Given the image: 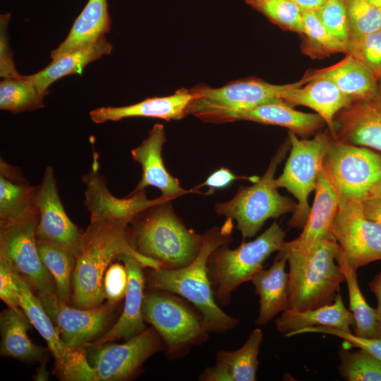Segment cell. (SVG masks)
<instances>
[{"instance_id": "29", "label": "cell", "mask_w": 381, "mask_h": 381, "mask_svg": "<svg viewBox=\"0 0 381 381\" xmlns=\"http://www.w3.org/2000/svg\"><path fill=\"white\" fill-rule=\"evenodd\" d=\"M112 45L104 37L95 42L71 51L52 62L39 72L28 75L44 96L51 84L71 74L82 75L84 68L104 55L110 54Z\"/></svg>"}, {"instance_id": "49", "label": "cell", "mask_w": 381, "mask_h": 381, "mask_svg": "<svg viewBox=\"0 0 381 381\" xmlns=\"http://www.w3.org/2000/svg\"><path fill=\"white\" fill-rule=\"evenodd\" d=\"M303 12L306 11H316L326 0H293Z\"/></svg>"}, {"instance_id": "28", "label": "cell", "mask_w": 381, "mask_h": 381, "mask_svg": "<svg viewBox=\"0 0 381 381\" xmlns=\"http://www.w3.org/2000/svg\"><path fill=\"white\" fill-rule=\"evenodd\" d=\"M110 28L107 0H88L66 38L51 52V59H56L71 51L95 42Z\"/></svg>"}, {"instance_id": "37", "label": "cell", "mask_w": 381, "mask_h": 381, "mask_svg": "<svg viewBox=\"0 0 381 381\" xmlns=\"http://www.w3.org/2000/svg\"><path fill=\"white\" fill-rule=\"evenodd\" d=\"M302 35L306 42L305 52L309 55H327L337 52L347 54V44L329 34L315 11L303 12Z\"/></svg>"}, {"instance_id": "31", "label": "cell", "mask_w": 381, "mask_h": 381, "mask_svg": "<svg viewBox=\"0 0 381 381\" xmlns=\"http://www.w3.org/2000/svg\"><path fill=\"white\" fill-rule=\"evenodd\" d=\"M37 186H31L20 170L0 161V221L18 218L36 207Z\"/></svg>"}, {"instance_id": "44", "label": "cell", "mask_w": 381, "mask_h": 381, "mask_svg": "<svg viewBox=\"0 0 381 381\" xmlns=\"http://www.w3.org/2000/svg\"><path fill=\"white\" fill-rule=\"evenodd\" d=\"M18 277L11 265L0 257V298L8 308L21 311Z\"/></svg>"}, {"instance_id": "35", "label": "cell", "mask_w": 381, "mask_h": 381, "mask_svg": "<svg viewBox=\"0 0 381 381\" xmlns=\"http://www.w3.org/2000/svg\"><path fill=\"white\" fill-rule=\"evenodd\" d=\"M44 96L28 75L4 78L0 83V109L16 114L44 107Z\"/></svg>"}, {"instance_id": "18", "label": "cell", "mask_w": 381, "mask_h": 381, "mask_svg": "<svg viewBox=\"0 0 381 381\" xmlns=\"http://www.w3.org/2000/svg\"><path fill=\"white\" fill-rule=\"evenodd\" d=\"M332 138L381 152V80L373 95L337 113Z\"/></svg>"}, {"instance_id": "42", "label": "cell", "mask_w": 381, "mask_h": 381, "mask_svg": "<svg viewBox=\"0 0 381 381\" xmlns=\"http://www.w3.org/2000/svg\"><path fill=\"white\" fill-rule=\"evenodd\" d=\"M304 333H322L335 336L341 338L347 344V349L352 347L362 349L381 360V337L364 338L356 336L352 332L324 326L301 329L296 331L294 334L298 335Z\"/></svg>"}, {"instance_id": "9", "label": "cell", "mask_w": 381, "mask_h": 381, "mask_svg": "<svg viewBox=\"0 0 381 381\" xmlns=\"http://www.w3.org/2000/svg\"><path fill=\"white\" fill-rule=\"evenodd\" d=\"M322 171L339 205L348 200L363 202L381 181V155L365 147L332 138Z\"/></svg>"}, {"instance_id": "22", "label": "cell", "mask_w": 381, "mask_h": 381, "mask_svg": "<svg viewBox=\"0 0 381 381\" xmlns=\"http://www.w3.org/2000/svg\"><path fill=\"white\" fill-rule=\"evenodd\" d=\"M315 190L314 201L302 232L296 238L284 241L280 250L308 252L332 234L338 199L322 170Z\"/></svg>"}, {"instance_id": "4", "label": "cell", "mask_w": 381, "mask_h": 381, "mask_svg": "<svg viewBox=\"0 0 381 381\" xmlns=\"http://www.w3.org/2000/svg\"><path fill=\"white\" fill-rule=\"evenodd\" d=\"M339 246L329 234L308 252L283 250L289 265V309L305 310L332 303L344 277L336 256Z\"/></svg>"}, {"instance_id": "8", "label": "cell", "mask_w": 381, "mask_h": 381, "mask_svg": "<svg viewBox=\"0 0 381 381\" xmlns=\"http://www.w3.org/2000/svg\"><path fill=\"white\" fill-rule=\"evenodd\" d=\"M142 311L144 320L164 341L169 359L184 356L208 338L202 317L174 294L159 290L145 293Z\"/></svg>"}, {"instance_id": "39", "label": "cell", "mask_w": 381, "mask_h": 381, "mask_svg": "<svg viewBox=\"0 0 381 381\" xmlns=\"http://www.w3.org/2000/svg\"><path fill=\"white\" fill-rule=\"evenodd\" d=\"M342 1L348 16L349 40L361 37L381 30V10L369 0Z\"/></svg>"}, {"instance_id": "45", "label": "cell", "mask_w": 381, "mask_h": 381, "mask_svg": "<svg viewBox=\"0 0 381 381\" xmlns=\"http://www.w3.org/2000/svg\"><path fill=\"white\" fill-rule=\"evenodd\" d=\"M10 17V13L1 14L0 17V75L4 78H18L22 75L15 68L13 54L9 47L6 31Z\"/></svg>"}, {"instance_id": "14", "label": "cell", "mask_w": 381, "mask_h": 381, "mask_svg": "<svg viewBox=\"0 0 381 381\" xmlns=\"http://www.w3.org/2000/svg\"><path fill=\"white\" fill-rule=\"evenodd\" d=\"M97 347L90 363L93 381H123L137 376L145 361L165 349V344L152 327L124 344L107 343Z\"/></svg>"}, {"instance_id": "41", "label": "cell", "mask_w": 381, "mask_h": 381, "mask_svg": "<svg viewBox=\"0 0 381 381\" xmlns=\"http://www.w3.org/2000/svg\"><path fill=\"white\" fill-rule=\"evenodd\" d=\"M315 11L329 34L347 44L349 20L342 0H326Z\"/></svg>"}, {"instance_id": "51", "label": "cell", "mask_w": 381, "mask_h": 381, "mask_svg": "<svg viewBox=\"0 0 381 381\" xmlns=\"http://www.w3.org/2000/svg\"><path fill=\"white\" fill-rule=\"evenodd\" d=\"M373 5L381 10V0H369Z\"/></svg>"}, {"instance_id": "36", "label": "cell", "mask_w": 381, "mask_h": 381, "mask_svg": "<svg viewBox=\"0 0 381 381\" xmlns=\"http://www.w3.org/2000/svg\"><path fill=\"white\" fill-rule=\"evenodd\" d=\"M339 374L347 381H381V360L364 349L351 352L343 346L338 351Z\"/></svg>"}, {"instance_id": "10", "label": "cell", "mask_w": 381, "mask_h": 381, "mask_svg": "<svg viewBox=\"0 0 381 381\" xmlns=\"http://www.w3.org/2000/svg\"><path fill=\"white\" fill-rule=\"evenodd\" d=\"M291 150L282 174L277 179V188H284L297 200L289 226L303 229L310 207L308 198L315 190L325 156L332 138L320 133L312 139H299L293 131L289 133Z\"/></svg>"}, {"instance_id": "3", "label": "cell", "mask_w": 381, "mask_h": 381, "mask_svg": "<svg viewBox=\"0 0 381 381\" xmlns=\"http://www.w3.org/2000/svg\"><path fill=\"white\" fill-rule=\"evenodd\" d=\"M171 201L163 198L139 212L129 223L127 236L140 254L158 261L162 268L179 269L197 257L202 234L185 226L175 213Z\"/></svg>"}, {"instance_id": "46", "label": "cell", "mask_w": 381, "mask_h": 381, "mask_svg": "<svg viewBox=\"0 0 381 381\" xmlns=\"http://www.w3.org/2000/svg\"><path fill=\"white\" fill-rule=\"evenodd\" d=\"M258 179L259 178L256 176H238L235 175L229 169L221 167L212 172L204 182L194 186L193 189L199 190L202 187L208 186L210 187L209 190L213 192L214 189H222L229 186L236 180H248L254 183L257 181Z\"/></svg>"}, {"instance_id": "48", "label": "cell", "mask_w": 381, "mask_h": 381, "mask_svg": "<svg viewBox=\"0 0 381 381\" xmlns=\"http://www.w3.org/2000/svg\"><path fill=\"white\" fill-rule=\"evenodd\" d=\"M369 286L377 299V306L375 309L378 317L379 337H381V272L370 282Z\"/></svg>"}, {"instance_id": "30", "label": "cell", "mask_w": 381, "mask_h": 381, "mask_svg": "<svg viewBox=\"0 0 381 381\" xmlns=\"http://www.w3.org/2000/svg\"><path fill=\"white\" fill-rule=\"evenodd\" d=\"M240 120L280 126L302 135L314 132L325 123L318 114L297 111L285 101L269 102L238 112L231 116L230 122Z\"/></svg>"}, {"instance_id": "13", "label": "cell", "mask_w": 381, "mask_h": 381, "mask_svg": "<svg viewBox=\"0 0 381 381\" xmlns=\"http://www.w3.org/2000/svg\"><path fill=\"white\" fill-rule=\"evenodd\" d=\"M331 231L353 269L381 260V224L365 216L363 202L339 205Z\"/></svg>"}, {"instance_id": "17", "label": "cell", "mask_w": 381, "mask_h": 381, "mask_svg": "<svg viewBox=\"0 0 381 381\" xmlns=\"http://www.w3.org/2000/svg\"><path fill=\"white\" fill-rule=\"evenodd\" d=\"M90 170L83 176L85 186L84 205L90 221L120 220L130 223L141 211L159 202L164 197L148 199L145 190L119 198L111 193L105 178L99 173L98 155L94 154Z\"/></svg>"}, {"instance_id": "21", "label": "cell", "mask_w": 381, "mask_h": 381, "mask_svg": "<svg viewBox=\"0 0 381 381\" xmlns=\"http://www.w3.org/2000/svg\"><path fill=\"white\" fill-rule=\"evenodd\" d=\"M193 96L191 89L182 87L169 96L150 97L123 107H102L92 110L89 114L95 123L131 117L156 118L167 121L179 120L187 116L186 109Z\"/></svg>"}, {"instance_id": "47", "label": "cell", "mask_w": 381, "mask_h": 381, "mask_svg": "<svg viewBox=\"0 0 381 381\" xmlns=\"http://www.w3.org/2000/svg\"><path fill=\"white\" fill-rule=\"evenodd\" d=\"M365 216L381 224V199L370 198L363 202Z\"/></svg>"}, {"instance_id": "43", "label": "cell", "mask_w": 381, "mask_h": 381, "mask_svg": "<svg viewBox=\"0 0 381 381\" xmlns=\"http://www.w3.org/2000/svg\"><path fill=\"white\" fill-rule=\"evenodd\" d=\"M128 283L127 270L123 264L111 263L105 272L103 289L107 302L116 305L126 296Z\"/></svg>"}, {"instance_id": "27", "label": "cell", "mask_w": 381, "mask_h": 381, "mask_svg": "<svg viewBox=\"0 0 381 381\" xmlns=\"http://www.w3.org/2000/svg\"><path fill=\"white\" fill-rule=\"evenodd\" d=\"M303 78H325L331 80L352 103L373 95L379 83L371 71L351 54L331 66L313 71Z\"/></svg>"}, {"instance_id": "50", "label": "cell", "mask_w": 381, "mask_h": 381, "mask_svg": "<svg viewBox=\"0 0 381 381\" xmlns=\"http://www.w3.org/2000/svg\"><path fill=\"white\" fill-rule=\"evenodd\" d=\"M370 198L381 199V181L373 188L368 198Z\"/></svg>"}, {"instance_id": "6", "label": "cell", "mask_w": 381, "mask_h": 381, "mask_svg": "<svg viewBox=\"0 0 381 381\" xmlns=\"http://www.w3.org/2000/svg\"><path fill=\"white\" fill-rule=\"evenodd\" d=\"M285 236L284 231L274 222L255 240L243 242L234 250L229 248V243L224 244L211 254L208 260L209 272L212 274L216 299L220 304H227L233 291L250 281L263 269L269 256L282 248Z\"/></svg>"}, {"instance_id": "25", "label": "cell", "mask_w": 381, "mask_h": 381, "mask_svg": "<svg viewBox=\"0 0 381 381\" xmlns=\"http://www.w3.org/2000/svg\"><path fill=\"white\" fill-rule=\"evenodd\" d=\"M287 258L278 253L272 266L260 270L250 280L260 296V309L255 323L265 325L274 316L289 308V272L285 267Z\"/></svg>"}, {"instance_id": "38", "label": "cell", "mask_w": 381, "mask_h": 381, "mask_svg": "<svg viewBox=\"0 0 381 381\" xmlns=\"http://www.w3.org/2000/svg\"><path fill=\"white\" fill-rule=\"evenodd\" d=\"M245 1L281 28L302 34L303 11L293 0Z\"/></svg>"}, {"instance_id": "33", "label": "cell", "mask_w": 381, "mask_h": 381, "mask_svg": "<svg viewBox=\"0 0 381 381\" xmlns=\"http://www.w3.org/2000/svg\"><path fill=\"white\" fill-rule=\"evenodd\" d=\"M346 281L349 310L354 318V334L364 338L379 337L378 317L376 309L370 307L364 298L358 282L356 270L347 262L340 247L336 256Z\"/></svg>"}, {"instance_id": "1", "label": "cell", "mask_w": 381, "mask_h": 381, "mask_svg": "<svg viewBox=\"0 0 381 381\" xmlns=\"http://www.w3.org/2000/svg\"><path fill=\"white\" fill-rule=\"evenodd\" d=\"M128 224L120 220L90 221L83 232L72 275L71 298L75 307L89 309L103 303L105 272L120 255L133 256L143 267H162L160 262L140 254L131 245L127 236Z\"/></svg>"}, {"instance_id": "34", "label": "cell", "mask_w": 381, "mask_h": 381, "mask_svg": "<svg viewBox=\"0 0 381 381\" xmlns=\"http://www.w3.org/2000/svg\"><path fill=\"white\" fill-rule=\"evenodd\" d=\"M37 247L42 262L53 277L58 298L69 304L75 257L61 247L39 239Z\"/></svg>"}, {"instance_id": "40", "label": "cell", "mask_w": 381, "mask_h": 381, "mask_svg": "<svg viewBox=\"0 0 381 381\" xmlns=\"http://www.w3.org/2000/svg\"><path fill=\"white\" fill-rule=\"evenodd\" d=\"M347 54H351L381 80V30L347 42Z\"/></svg>"}, {"instance_id": "26", "label": "cell", "mask_w": 381, "mask_h": 381, "mask_svg": "<svg viewBox=\"0 0 381 381\" xmlns=\"http://www.w3.org/2000/svg\"><path fill=\"white\" fill-rule=\"evenodd\" d=\"M275 325L277 329L285 337H291L298 329L315 326L352 332L351 327L354 326V318L345 306L339 292L330 304L305 310L286 309L276 319Z\"/></svg>"}, {"instance_id": "19", "label": "cell", "mask_w": 381, "mask_h": 381, "mask_svg": "<svg viewBox=\"0 0 381 381\" xmlns=\"http://www.w3.org/2000/svg\"><path fill=\"white\" fill-rule=\"evenodd\" d=\"M166 141L164 126L157 123L150 129L147 137L131 150L133 159L141 164L143 172L140 181L130 194L145 190L147 186L157 188L161 196L171 200L187 193L202 194L193 188H183L179 179L167 171L162 157V148Z\"/></svg>"}, {"instance_id": "12", "label": "cell", "mask_w": 381, "mask_h": 381, "mask_svg": "<svg viewBox=\"0 0 381 381\" xmlns=\"http://www.w3.org/2000/svg\"><path fill=\"white\" fill-rule=\"evenodd\" d=\"M20 307L31 325L46 341L54 358V371L66 381H93V369L87 361L85 347L72 349L62 340L60 334L31 284L19 274Z\"/></svg>"}, {"instance_id": "2", "label": "cell", "mask_w": 381, "mask_h": 381, "mask_svg": "<svg viewBox=\"0 0 381 381\" xmlns=\"http://www.w3.org/2000/svg\"><path fill=\"white\" fill-rule=\"evenodd\" d=\"M232 219L221 227H214L202 234L200 250L188 265L179 269L150 268L148 286L165 291L190 301L199 311L209 332L223 333L234 329L238 320L225 313L217 305L209 278L208 260L219 246L231 242Z\"/></svg>"}, {"instance_id": "15", "label": "cell", "mask_w": 381, "mask_h": 381, "mask_svg": "<svg viewBox=\"0 0 381 381\" xmlns=\"http://www.w3.org/2000/svg\"><path fill=\"white\" fill-rule=\"evenodd\" d=\"M37 186L35 202L39 212L37 239L61 247L76 258L80 253L83 232L65 211L52 167L45 168L42 181Z\"/></svg>"}, {"instance_id": "23", "label": "cell", "mask_w": 381, "mask_h": 381, "mask_svg": "<svg viewBox=\"0 0 381 381\" xmlns=\"http://www.w3.org/2000/svg\"><path fill=\"white\" fill-rule=\"evenodd\" d=\"M282 99L292 106L301 105L315 110L328 126L332 136L335 116L352 104L334 83L325 78H303L284 92Z\"/></svg>"}, {"instance_id": "20", "label": "cell", "mask_w": 381, "mask_h": 381, "mask_svg": "<svg viewBox=\"0 0 381 381\" xmlns=\"http://www.w3.org/2000/svg\"><path fill=\"white\" fill-rule=\"evenodd\" d=\"M117 260L125 265L128 277L123 309L116 323L90 346H98L119 339L128 340L147 329L142 311L145 296L143 267L130 255H120Z\"/></svg>"}, {"instance_id": "11", "label": "cell", "mask_w": 381, "mask_h": 381, "mask_svg": "<svg viewBox=\"0 0 381 381\" xmlns=\"http://www.w3.org/2000/svg\"><path fill=\"white\" fill-rule=\"evenodd\" d=\"M38 219L36 206L18 218L0 221V257L31 284L37 296L50 297L57 295L56 285L37 250Z\"/></svg>"}, {"instance_id": "7", "label": "cell", "mask_w": 381, "mask_h": 381, "mask_svg": "<svg viewBox=\"0 0 381 381\" xmlns=\"http://www.w3.org/2000/svg\"><path fill=\"white\" fill-rule=\"evenodd\" d=\"M296 83L275 85L249 78L230 82L221 87L200 85L191 88L193 98L186 114L205 122L227 123L240 111L274 102L284 101L282 95Z\"/></svg>"}, {"instance_id": "24", "label": "cell", "mask_w": 381, "mask_h": 381, "mask_svg": "<svg viewBox=\"0 0 381 381\" xmlns=\"http://www.w3.org/2000/svg\"><path fill=\"white\" fill-rule=\"evenodd\" d=\"M263 339L260 329H255L246 343L236 351L221 350L216 363L206 368L198 377L201 381H255L258 368V353Z\"/></svg>"}, {"instance_id": "16", "label": "cell", "mask_w": 381, "mask_h": 381, "mask_svg": "<svg viewBox=\"0 0 381 381\" xmlns=\"http://www.w3.org/2000/svg\"><path fill=\"white\" fill-rule=\"evenodd\" d=\"M47 313L55 323L62 340L72 349L85 347L107 330L114 304L83 309L71 307L54 296H37Z\"/></svg>"}, {"instance_id": "5", "label": "cell", "mask_w": 381, "mask_h": 381, "mask_svg": "<svg viewBox=\"0 0 381 381\" xmlns=\"http://www.w3.org/2000/svg\"><path fill=\"white\" fill-rule=\"evenodd\" d=\"M290 146L289 140L280 147L265 174L253 185L240 187L232 199L215 205L217 214L236 221L243 238L255 236L268 219L278 218L296 209L297 203L279 193L274 178Z\"/></svg>"}, {"instance_id": "32", "label": "cell", "mask_w": 381, "mask_h": 381, "mask_svg": "<svg viewBox=\"0 0 381 381\" xmlns=\"http://www.w3.org/2000/svg\"><path fill=\"white\" fill-rule=\"evenodd\" d=\"M30 323L23 310L16 311L8 308L1 312V356L25 361H38L42 358L43 348L32 343L28 336Z\"/></svg>"}]
</instances>
